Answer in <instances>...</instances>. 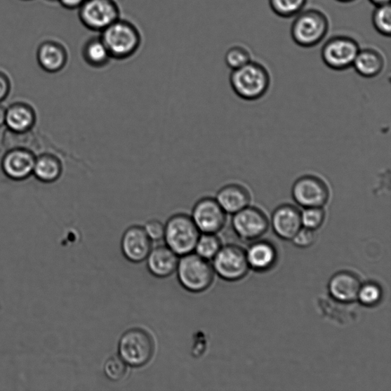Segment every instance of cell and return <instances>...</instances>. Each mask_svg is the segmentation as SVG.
<instances>
[{
	"label": "cell",
	"instance_id": "12",
	"mask_svg": "<svg viewBox=\"0 0 391 391\" xmlns=\"http://www.w3.org/2000/svg\"><path fill=\"white\" fill-rule=\"evenodd\" d=\"M232 225L241 239L254 241L264 236L268 230L269 221L260 208L249 205L233 214Z\"/></svg>",
	"mask_w": 391,
	"mask_h": 391
},
{
	"label": "cell",
	"instance_id": "34",
	"mask_svg": "<svg viewBox=\"0 0 391 391\" xmlns=\"http://www.w3.org/2000/svg\"><path fill=\"white\" fill-rule=\"evenodd\" d=\"M11 81L2 72H0V102L4 101L11 91Z\"/></svg>",
	"mask_w": 391,
	"mask_h": 391
},
{
	"label": "cell",
	"instance_id": "11",
	"mask_svg": "<svg viewBox=\"0 0 391 391\" xmlns=\"http://www.w3.org/2000/svg\"><path fill=\"white\" fill-rule=\"evenodd\" d=\"M190 216L201 233L216 234L224 228L227 220V213L211 197L199 199Z\"/></svg>",
	"mask_w": 391,
	"mask_h": 391
},
{
	"label": "cell",
	"instance_id": "24",
	"mask_svg": "<svg viewBox=\"0 0 391 391\" xmlns=\"http://www.w3.org/2000/svg\"><path fill=\"white\" fill-rule=\"evenodd\" d=\"M62 173V164L52 154H42L36 159L33 173L38 180L44 183L56 181Z\"/></svg>",
	"mask_w": 391,
	"mask_h": 391
},
{
	"label": "cell",
	"instance_id": "25",
	"mask_svg": "<svg viewBox=\"0 0 391 391\" xmlns=\"http://www.w3.org/2000/svg\"><path fill=\"white\" fill-rule=\"evenodd\" d=\"M221 248V241L216 234L201 233L194 251L199 256L208 260L213 259Z\"/></svg>",
	"mask_w": 391,
	"mask_h": 391
},
{
	"label": "cell",
	"instance_id": "9",
	"mask_svg": "<svg viewBox=\"0 0 391 391\" xmlns=\"http://www.w3.org/2000/svg\"><path fill=\"white\" fill-rule=\"evenodd\" d=\"M291 195L295 203L303 208L324 207L329 201L330 190L324 179L307 175L295 180Z\"/></svg>",
	"mask_w": 391,
	"mask_h": 391
},
{
	"label": "cell",
	"instance_id": "19",
	"mask_svg": "<svg viewBox=\"0 0 391 391\" xmlns=\"http://www.w3.org/2000/svg\"><path fill=\"white\" fill-rule=\"evenodd\" d=\"M40 67L48 73H58L63 69L68 60L66 48L60 43L48 41L43 42L37 51Z\"/></svg>",
	"mask_w": 391,
	"mask_h": 391
},
{
	"label": "cell",
	"instance_id": "2",
	"mask_svg": "<svg viewBox=\"0 0 391 391\" xmlns=\"http://www.w3.org/2000/svg\"><path fill=\"white\" fill-rule=\"evenodd\" d=\"M112 59L125 60L133 56L142 45V34L136 25L121 18L100 33Z\"/></svg>",
	"mask_w": 391,
	"mask_h": 391
},
{
	"label": "cell",
	"instance_id": "32",
	"mask_svg": "<svg viewBox=\"0 0 391 391\" xmlns=\"http://www.w3.org/2000/svg\"><path fill=\"white\" fill-rule=\"evenodd\" d=\"M316 239L315 230L302 227L291 240L295 246L304 248L314 245Z\"/></svg>",
	"mask_w": 391,
	"mask_h": 391
},
{
	"label": "cell",
	"instance_id": "7",
	"mask_svg": "<svg viewBox=\"0 0 391 391\" xmlns=\"http://www.w3.org/2000/svg\"><path fill=\"white\" fill-rule=\"evenodd\" d=\"M78 11L85 27L100 33L120 19V8L115 0H85Z\"/></svg>",
	"mask_w": 391,
	"mask_h": 391
},
{
	"label": "cell",
	"instance_id": "16",
	"mask_svg": "<svg viewBox=\"0 0 391 391\" xmlns=\"http://www.w3.org/2000/svg\"><path fill=\"white\" fill-rule=\"evenodd\" d=\"M145 260L152 275L166 278L176 272L179 256L168 246H159L152 249Z\"/></svg>",
	"mask_w": 391,
	"mask_h": 391
},
{
	"label": "cell",
	"instance_id": "36",
	"mask_svg": "<svg viewBox=\"0 0 391 391\" xmlns=\"http://www.w3.org/2000/svg\"><path fill=\"white\" fill-rule=\"evenodd\" d=\"M6 111V110L2 105H0V127L5 125Z\"/></svg>",
	"mask_w": 391,
	"mask_h": 391
},
{
	"label": "cell",
	"instance_id": "1",
	"mask_svg": "<svg viewBox=\"0 0 391 391\" xmlns=\"http://www.w3.org/2000/svg\"><path fill=\"white\" fill-rule=\"evenodd\" d=\"M231 88L242 100L256 101L265 97L271 85V77L262 65L250 62L233 69L230 77Z\"/></svg>",
	"mask_w": 391,
	"mask_h": 391
},
{
	"label": "cell",
	"instance_id": "13",
	"mask_svg": "<svg viewBox=\"0 0 391 391\" xmlns=\"http://www.w3.org/2000/svg\"><path fill=\"white\" fill-rule=\"evenodd\" d=\"M152 241L145 230L139 225H133L124 233L121 240V250L130 263L145 262L152 249Z\"/></svg>",
	"mask_w": 391,
	"mask_h": 391
},
{
	"label": "cell",
	"instance_id": "3",
	"mask_svg": "<svg viewBox=\"0 0 391 391\" xmlns=\"http://www.w3.org/2000/svg\"><path fill=\"white\" fill-rule=\"evenodd\" d=\"M176 272L182 288L190 293H203L211 288L214 281L212 265L194 253L179 258Z\"/></svg>",
	"mask_w": 391,
	"mask_h": 391
},
{
	"label": "cell",
	"instance_id": "37",
	"mask_svg": "<svg viewBox=\"0 0 391 391\" xmlns=\"http://www.w3.org/2000/svg\"><path fill=\"white\" fill-rule=\"evenodd\" d=\"M369 1L376 6L387 4L390 3V0H369Z\"/></svg>",
	"mask_w": 391,
	"mask_h": 391
},
{
	"label": "cell",
	"instance_id": "14",
	"mask_svg": "<svg viewBox=\"0 0 391 391\" xmlns=\"http://www.w3.org/2000/svg\"><path fill=\"white\" fill-rule=\"evenodd\" d=\"M272 225L278 237L291 240L302 228L301 211L293 204H281L272 213Z\"/></svg>",
	"mask_w": 391,
	"mask_h": 391
},
{
	"label": "cell",
	"instance_id": "35",
	"mask_svg": "<svg viewBox=\"0 0 391 391\" xmlns=\"http://www.w3.org/2000/svg\"><path fill=\"white\" fill-rule=\"evenodd\" d=\"M85 0H58V2L67 10H78Z\"/></svg>",
	"mask_w": 391,
	"mask_h": 391
},
{
	"label": "cell",
	"instance_id": "23",
	"mask_svg": "<svg viewBox=\"0 0 391 391\" xmlns=\"http://www.w3.org/2000/svg\"><path fill=\"white\" fill-rule=\"evenodd\" d=\"M84 62L95 68L108 65L112 60L110 52L101 37H94L86 41L82 50Z\"/></svg>",
	"mask_w": 391,
	"mask_h": 391
},
{
	"label": "cell",
	"instance_id": "29",
	"mask_svg": "<svg viewBox=\"0 0 391 391\" xmlns=\"http://www.w3.org/2000/svg\"><path fill=\"white\" fill-rule=\"evenodd\" d=\"M128 366L119 355L112 356L104 364L103 371L108 379L119 381L126 376Z\"/></svg>",
	"mask_w": 391,
	"mask_h": 391
},
{
	"label": "cell",
	"instance_id": "22",
	"mask_svg": "<svg viewBox=\"0 0 391 391\" xmlns=\"http://www.w3.org/2000/svg\"><path fill=\"white\" fill-rule=\"evenodd\" d=\"M352 67L362 77L373 78L383 72L385 60L376 50L360 49L355 57Z\"/></svg>",
	"mask_w": 391,
	"mask_h": 391
},
{
	"label": "cell",
	"instance_id": "8",
	"mask_svg": "<svg viewBox=\"0 0 391 391\" xmlns=\"http://www.w3.org/2000/svg\"><path fill=\"white\" fill-rule=\"evenodd\" d=\"M213 260L215 274L227 281L241 280L250 269L246 251L234 245L222 247Z\"/></svg>",
	"mask_w": 391,
	"mask_h": 391
},
{
	"label": "cell",
	"instance_id": "26",
	"mask_svg": "<svg viewBox=\"0 0 391 391\" xmlns=\"http://www.w3.org/2000/svg\"><path fill=\"white\" fill-rule=\"evenodd\" d=\"M307 0H269L273 12L283 18H291L300 13Z\"/></svg>",
	"mask_w": 391,
	"mask_h": 391
},
{
	"label": "cell",
	"instance_id": "10",
	"mask_svg": "<svg viewBox=\"0 0 391 391\" xmlns=\"http://www.w3.org/2000/svg\"><path fill=\"white\" fill-rule=\"evenodd\" d=\"M359 50V46L355 40L337 37L326 41L321 51V56L328 67L340 72L352 67Z\"/></svg>",
	"mask_w": 391,
	"mask_h": 391
},
{
	"label": "cell",
	"instance_id": "6",
	"mask_svg": "<svg viewBox=\"0 0 391 391\" xmlns=\"http://www.w3.org/2000/svg\"><path fill=\"white\" fill-rule=\"evenodd\" d=\"M329 21L325 14L316 10L300 12L291 26V37L303 48L314 47L326 37Z\"/></svg>",
	"mask_w": 391,
	"mask_h": 391
},
{
	"label": "cell",
	"instance_id": "17",
	"mask_svg": "<svg viewBox=\"0 0 391 391\" xmlns=\"http://www.w3.org/2000/svg\"><path fill=\"white\" fill-rule=\"evenodd\" d=\"M215 198L225 213L232 215L249 206L251 201L248 188L239 184L223 186Z\"/></svg>",
	"mask_w": 391,
	"mask_h": 391
},
{
	"label": "cell",
	"instance_id": "4",
	"mask_svg": "<svg viewBox=\"0 0 391 391\" xmlns=\"http://www.w3.org/2000/svg\"><path fill=\"white\" fill-rule=\"evenodd\" d=\"M201 234L190 216L177 213L164 224L163 239L166 246L181 257L194 253Z\"/></svg>",
	"mask_w": 391,
	"mask_h": 391
},
{
	"label": "cell",
	"instance_id": "18",
	"mask_svg": "<svg viewBox=\"0 0 391 391\" xmlns=\"http://www.w3.org/2000/svg\"><path fill=\"white\" fill-rule=\"evenodd\" d=\"M361 286L357 276L351 272H342L331 278L329 284V291L336 300L351 303L357 300Z\"/></svg>",
	"mask_w": 391,
	"mask_h": 391
},
{
	"label": "cell",
	"instance_id": "20",
	"mask_svg": "<svg viewBox=\"0 0 391 391\" xmlns=\"http://www.w3.org/2000/svg\"><path fill=\"white\" fill-rule=\"evenodd\" d=\"M36 120V112L28 104L14 103L6 111L5 125L13 133H27Z\"/></svg>",
	"mask_w": 391,
	"mask_h": 391
},
{
	"label": "cell",
	"instance_id": "38",
	"mask_svg": "<svg viewBox=\"0 0 391 391\" xmlns=\"http://www.w3.org/2000/svg\"><path fill=\"white\" fill-rule=\"evenodd\" d=\"M337 1L340 3H350L352 1H354V0H337Z\"/></svg>",
	"mask_w": 391,
	"mask_h": 391
},
{
	"label": "cell",
	"instance_id": "27",
	"mask_svg": "<svg viewBox=\"0 0 391 391\" xmlns=\"http://www.w3.org/2000/svg\"><path fill=\"white\" fill-rule=\"evenodd\" d=\"M373 27L382 34L390 37L391 34V6L390 4L376 6L372 14Z\"/></svg>",
	"mask_w": 391,
	"mask_h": 391
},
{
	"label": "cell",
	"instance_id": "21",
	"mask_svg": "<svg viewBox=\"0 0 391 391\" xmlns=\"http://www.w3.org/2000/svg\"><path fill=\"white\" fill-rule=\"evenodd\" d=\"M249 267L257 272H265L275 265L277 255L274 246L267 241H258L246 253Z\"/></svg>",
	"mask_w": 391,
	"mask_h": 391
},
{
	"label": "cell",
	"instance_id": "33",
	"mask_svg": "<svg viewBox=\"0 0 391 391\" xmlns=\"http://www.w3.org/2000/svg\"><path fill=\"white\" fill-rule=\"evenodd\" d=\"M143 228L152 241H160L164 238V225L159 220L147 221Z\"/></svg>",
	"mask_w": 391,
	"mask_h": 391
},
{
	"label": "cell",
	"instance_id": "15",
	"mask_svg": "<svg viewBox=\"0 0 391 391\" xmlns=\"http://www.w3.org/2000/svg\"><path fill=\"white\" fill-rule=\"evenodd\" d=\"M36 159V156L29 150L16 147L5 154L2 168L8 178L22 180L32 175Z\"/></svg>",
	"mask_w": 391,
	"mask_h": 391
},
{
	"label": "cell",
	"instance_id": "5",
	"mask_svg": "<svg viewBox=\"0 0 391 391\" xmlns=\"http://www.w3.org/2000/svg\"><path fill=\"white\" fill-rule=\"evenodd\" d=\"M154 352L153 338L144 329H128L120 338L118 355L129 367L142 368L146 366L152 360Z\"/></svg>",
	"mask_w": 391,
	"mask_h": 391
},
{
	"label": "cell",
	"instance_id": "31",
	"mask_svg": "<svg viewBox=\"0 0 391 391\" xmlns=\"http://www.w3.org/2000/svg\"><path fill=\"white\" fill-rule=\"evenodd\" d=\"M250 62L251 60L248 51L239 46L230 48L225 55V62L232 69V71L244 66Z\"/></svg>",
	"mask_w": 391,
	"mask_h": 391
},
{
	"label": "cell",
	"instance_id": "30",
	"mask_svg": "<svg viewBox=\"0 0 391 391\" xmlns=\"http://www.w3.org/2000/svg\"><path fill=\"white\" fill-rule=\"evenodd\" d=\"M383 293L380 286L375 283H368L361 286L358 298L363 305L373 307L380 301Z\"/></svg>",
	"mask_w": 391,
	"mask_h": 391
},
{
	"label": "cell",
	"instance_id": "28",
	"mask_svg": "<svg viewBox=\"0 0 391 391\" xmlns=\"http://www.w3.org/2000/svg\"><path fill=\"white\" fill-rule=\"evenodd\" d=\"M326 215L324 207L303 208L301 212L302 227L316 231L322 227Z\"/></svg>",
	"mask_w": 391,
	"mask_h": 391
}]
</instances>
